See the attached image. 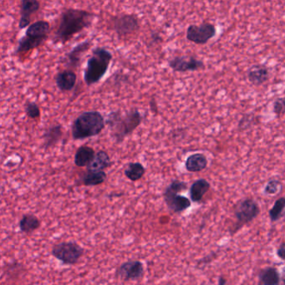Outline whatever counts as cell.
Listing matches in <instances>:
<instances>
[{"label":"cell","instance_id":"5bb4252c","mask_svg":"<svg viewBox=\"0 0 285 285\" xmlns=\"http://www.w3.org/2000/svg\"><path fill=\"white\" fill-rule=\"evenodd\" d=\"M92 46V43L90 40H85L83 42L76 45L68 54H66V61H65L66 65L71 68H78L81 65L82 58Z\"/></svg>","mask_w":285,"mask_h":285},{"label":"cell","instance_id":"f546056e","mask_svg":"<svg viewBox=\"0 0 285 285\" xmlns=\"http://www.w3.org/2000/svg\"><path fill=\"white\" fill-rule=\"evenodd\" d=\"M24 110H25L27 115L31 119H37L40 116V109H39V105H37L35 102L28 101L25 104Z\"/></svg>","mask_w":285,"mask_h":285},{"label":"cell","instance_id":"f1b7e54d","mask_svg":"<svg viewBox=\"0 0 285 285\" xmlns=\"http://www.w3.org/2000/svg\"><path fill=\"white\" fill-rule=\"evenodd\" d=\"M273 112L278 118L285 114V97H280L273 103Z\"/></svg>","mask_w":285,"mask_h":285},{"label":"cell","instance_id":"3957f363","mask_svg":"<svg viewBox=\"0 0 285 285\" xmlns=\"http://www.w3.org/2000/svg\"><path fill=\"white\" fill-rule=\"evenodd\" d=\"M112 59V54L105 47H96L92 50L85 69V83L88 87L99 83L107 73Z\"/></svg>","mask_w":285,"mask_h":285},{"label":"cell","instance_id":"ac0fdd59","mask_svg":"<svg viewBox=\"0 0 285 285\" xmlns=\"http://www.w3.org/2000/svg\"><path fill=\"white\" fill-rule=\"evenodd\" d=\"M211 184L204 178H200L195 181L190 188V198L193 202H200L205 195L209 191Z\"/></svg>","mask_w":285,"mask_h":285},{"label":"cell","instance_id":"7a4b0ae2","mask_svg":"<svg viewBox=\"0 0 285 285\" xmlns=\"http://www.w3.org/2000/svg\"><path fill=\"white\" fill-rule=\"evenodd\" d=\"M142 116L138 110H132L122 115L120 110L112 111L108 115L105 124L110 127L112 136L118 143L132 133L141 123Z\"/></svg>","mask_w":285,"mask_h":285},{"label":"cell","instance_id":"7402d4cb","mask_svg":"<svg viewBox=\"0 0 285 285\" xmlns=\"http://www.w3.org/2000/svg\"><path fill=\"white\" fill-rule=\"evenodd\" d=\"M63 134V126L61 125L50 126V128L46 130L44 135V145L45 149H48L58 143L60 139L62 138Z\"/></svg>","mask_w":285,"mask_h":285},{"label":"cell","instance_id":"d6986e66","mask_svg":"<svg viewBox=\"0 0 285 285\" xmlns=\"http://www.w3.org/2000/svg\"><path fill=\"white\" fill-rule=\"evenodd\" d=\"M259 284L262 285H278L281 282V275L275 267H266L259 271Z\"/></svg>","mask_w":285,"mask_h":285},{"label":"cell","instance_id":"ffe728a7","mask_svg":"<svg viewBox=\"0 0 285 285\" xmlns=\"http://www.w3.org/2000/svg\"><path fill=\"white\" fill-rule=\"evenodd\" d=\"M111 165L110 158L107 152L105 151H99L95 155L94 158L89 165L87 166V171L99 172L104 171Z\"/></svg>","mask_w":285,"mask_h":285},{"label":"cell","instance_id":"8992f818","mask_svg":"<svg viewBox=\"0 0 285 285\" xmlns=\"http://www.w3.org/2000/svg\"><path fill=\"white\" fill-rule=\"evenodd\" d=\"M260 212V206L258 201H255L254 198L248 197L238 201L233 207V216L236 222L233 228H230L231 235H234L243 226L247 225L256 219Z\"/></svg>","mask_w":285,"mask_h":285},{"label":"cell","instance_id":"1f68e13d","mask_svg":"<svg viewBox=\"0 0 285 285\" xmlns=\"http://www.w3.org/2000/svg\"><path fill=\"white\" fill-rule=\"evenodd\" d=\"M227 280H226L225 278L222 277V276H220L218 278V281H217V284L219 285H224L227 284Z\"/></svg>","mask_w":285,"mask_h":285},{"label":"cell","instance_id":"d6a6232c","mask_svg":"<svg viewBox=\"0 0 285 285\" xmlns=\"http://www.w3.org/2000/svg\"><path fill=\"white\" fill-rule=\"evenodd\" d=\"M281 280H282V282L284 283L285 285V270H284V273H283L282 277H281Z\"/></svg>","mask_w":285,"mask_h":285},{"label":"cell","instance_id":"cb8c5ba5","mask_svg":"<svg viewBox=\"0 0 285 285\" xmlns=\"http://www.w3.org/2000/svg\"><path fill=\"white\" fill-rule=\"evenodd\" d=\"M87 173L82 178V183L85 186H98L105 183L106 179V173L104 171L92 172L87 171Z\"/></svg>","mask_w":285,"mask_h":285},{"label":"cell","instance_id":"83f0119b","mask_svg":"<svg viewBox=\"0 0 285 285\" xmlns=\"http://www.w3.org/2000/svg\"><path fill=\"white\" fill-rule=\"evenodd\" d=\"M258 117L254 114H246L243 115L238 123V130L239 131H245L250 128L251 126L257 124Z\"/></svg>","mask_w":285,"mask_h":285},{"label":"cell","instance_id":"44dd1931","mask_svg":"<svg viewBox=\"0 0 285 285\" xmlns=\"http://www.w3.org/2000/svg\"><path fill=\"white\" fill-rule=\"evenodd\" d=\"M95 152L94 149L88 146H82L78 148L75 155V164L80 168L89 165L94 158Z\"/></svg>","mask_w":285,"mask_h":285},{"label":"cell","instance_id":"9a60e30c","mask_svg":"<svg viewBox=\"0 0 285 285\" xmlns=\"http://www.w3.org/2000/svg\"><path fill=\"white\" fill-rule=\"evenodd\" d=\"M55 84L61 92H71L76 87L77 75L72 70L60 71L55 76Z\"/></svg>","mask_w":285,"mask_h":285},{"label":"cell","instance_id":"7c38bea8","mask_svg":"<svg viewBox=\"0 0 285 285\" xmlns=\"http://www.w3.org/2000/svg\"><path fill=\"white\" fill-rule=\"evenodd\" d=\"M144 265L141 261L137 260H130L121 264L118 268V277L123 281H134L141 280L144 275Z\"/></svg>","mask_w":285,"mask_h":285},{"label":"cell","instance_id":"4316f807","mask_svg":"<svg viewBox=\"0 0 285 285\" xmlns=\"http://www.w3.org/2000/svg\"><path fill=\"white\" fill-rule=\"evenodd\" d=\"M282 189V183H280V181L277 179H271L266 183V185L264 187V193L273 196V195L279 193Z\"/></svg>","mask_w":285,"mask_h":285},{"label":"cell","instance_id":"5b68a950","mask_svg":"<svg viewBox=\"0 0 285 285\" xmlns=\"http://www.w3.org/2000/svg\"><path fill=\"white\" fill-rule=\"evenodd\" d=\"M50 32V24L46 20H39L30 24L25 34L18 41L15 55H24L41 46L47 39Z\"/></svg>","mask_w":285,"mask_h":285},{"label":"cell","instance_id":"d4e9b609","mask_svg":"<svg viewBox=\"0 0 285 285\" xmlns=\"http://www.w3.org/2000/svg\"><path fill=\"white\" fill-rule=\"evenodd\" d=\"M146 173L143 165L140 162H131L129 163L125 170V176L128 178L129 180L132 182L141 180L142 177Z\"/></svg>","mask_w":285,"mask_h":285},{"label":"cell","instance_id":"ba28073f","mask_svg":"<svg viewBox=\"0 0 285 285\" xmlns=\"http://www.w3.org/2000/svg\"><path fill=\"white\" fill-rule=\"evenodd\" d=\"M53 256L66 265H74L84 254V249L75 242H62L53 246Z\"/></svg>","mask_w":285,"mask_h":285},{"label":"cell","instance_id":"e0dca14e","mask_svg":"<svg viewBox=\"0 0 285 285\" xmlns=\"http://www.w3.org/2000/svg\"><path fill=\"white\" fill-rule=\"evenodd\" d=\"M208 165V160L203 153H194L188 157L185 162V168L189 173H200L205 170Z\"/></svg>","mask_w":285,"mask_h":285},{"label":"cell","instance_id":"4dcf8cb0","mask_svg":"<svg viewBox=\"0 0 285 285\" xmlns=\"http://www.w3.org/2000/svg\"><path fill=\"white\" fill-rule=\"evenodd\" d=\"M276 254H277V256L279 257V259H281L283 261H285V242H283V243L280 244V247L278 248Z\"/></svg>","mask_w":285,"mask_h":285},{"label":"cell","instance_id":"4fadbf2b","mask_svg":"<svg viewBox=\"0 0 285 285\" xmlns=\"http://www.w3.org/2000/svg\"><path fill=\"white\" fill-rule=\"evenodd\" d=\"M40 8L39 0H21L20 3V18L18 22V28L24 29L30 25L31 17Z\"/></svg>","mask_w":285,"mask_h":285},{"label":"cell","instance_id":"8fae6325","mask_svg":"<svg viewBox=\"0 0 285 285\" xmlns=\"http://www.w3.org/2000/svg\"><path fill=\"white\" fill-rule=\"evenodd\" d=\"M168 66L175 72L185 73L204 69L205 64L193 56H176L168 60Z\"/></svg>","mask_w":285,"mask_h":285},{"label":"cell","instance_id":"30bf717a","mask_svg":"<svg viewBox=\"0 0 285 285\" xmlns=\"http://www.w3.org/2000/svg\"><path fill=\"white\" fill-rule=\"evenodd\" d=\"M113 29L121 36L136 33L140 28V21L134 13H124L115 16L112 20Z\"/></svg>","mask_w":285,"mask_h":285},{"label":"cell","instance_id":"277c9868","mask_svg":"<svg viewBox=\"0 0 285 285\" xmlns=\"http://www.w3.org/2000/svg\"><path fill=\"white\" fill-rule=\"evenodd\" d=\"M105 126V118L99 111H86L74 120L71 131L75 140H83L99 135Z\"/></svg>","mask_w":285,"mask_h":285},{"label":"cell","instance_id":"2e32d148","mask_svg":"<svg viewBox=\"0 0 285 285\" xmlns=\"http://www.w3.org/2000/svg\"><path fill=\"white\" fill-rule=\"evenodd\" d=\"M248 79L254 86H262L269 81L270 70L264 65H254L248 71Z\"/></svg>","mask_w":285,"mask_h":285},{"label":"cell","instance_id":"52a82bcc","mask_svg":"<svg viewBox=\"0 0 285 285\" xmlns=\"http://www.w3.org/2000/svg\"><path fill=\"white\" fill-rule=\"evenodd\" d=\"M187 189H188V183L178 179L173 181L167 187L163 196L166 204L172 212L181 213L191 207V200L179 194Z\"/></svg>","mask_w":285,"mask_h":285},{"label":"cell","instance_id":"603a6c76","mask_svg":"<svg viewBox=\"0 0 285 285\" xmlns=\"http://www.w3.org/2000/svg\"><path fill=\"white\" fill-rule=\"evenodd\" d=\"M18 227L22 233H31L40 227V221L35 215L25 214L18 222Z\"/></svg>","mask_w":285,"mask_h":285},{"label":"cell","instance_id":"6da1fadb","mask_svg":"<svg viewBox=\"0 0 285 285\" xmlns=\"http://www.w3.org/2000/svg\"><path fill=\"white\" fill-rule=\"evenodd\" d=\"M95 18L96 15L89 11L80 8H67L60 15L54 42L66 45L76 34L92 26Z\"/></svg>","mask_w":285,"mask_h":285},{"label":"cell","instance_id":"9c48e42d","mask_svg":"<svg viewBox=\"0 0 285 285\" xmlns=\"http://www.w3.org/2000/svg\"><path fill=\"white\" fill-rule=\"evenodd\" d=\"M217 30L210 23H202L200 25H189L187 29V39L196 45H205L216 35Z\"/></svg>","mask_w":285,"mask_h":285},{"label":"cell","instance_id":"484cf974","mask_svg":"<svg viewBox=\"0 0 285 285\" xmlns=\"http://www.w3.org/2000/svg\"><path fill=\"white\" fill-rule=\"evenodd\" d=\"M285 211V196H281L275 201V204L269 212L270 221L272 222L280 221L284 215Z\"/></svg>","mask_w":285,"mask_h":285}]
</instances>
